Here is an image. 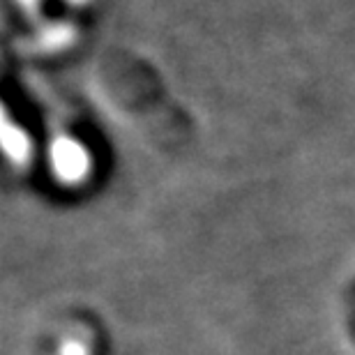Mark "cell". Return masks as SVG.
I'll use <instances>...</instances> for the list:
<instances>
[{"mask_svg": "<svg viewBox=\"0 0 355 355\" xmlns=\"http://www.w3.org/2000/svg\"><path fill=\"white\" fill-rule=\"evenodd\" d=\"M62 355H88L86 346L81 344H67L65 349H62Z\"/></svg>", "mask_w": 355, "mask_h": 355, "instance_id": "6da1fadb", "label": "cell"}]
</instances>
